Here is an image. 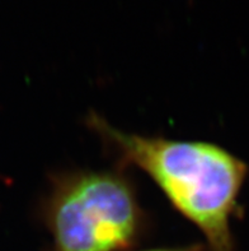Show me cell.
Segmentation results:
<instances>
[{
  "mask_svg": "<svg viewBox=\"0 0 249 251\" xmlns=\"http://www.w3.org/2000/svg\"><path fill=\"white\" fill-rule=\"evenodd\" d=\"M87 125L123 166H135L205 237L207 251H235L231 220L248 166L229 151L207 143L127 133L97 112Z\"/></svg>",
  "mask_w": 249,
  "mask_h": 251,
  "instance_id": "obj_1",
  "label": "cell"
},
{
  "mask_svg": "<svg viewBox=\"0 0 249 251\" xmlns=\"http://www.w3.org/2000/svg\"><path fill=\"white\" fill-rule=\"evenodd\" d=\"M42 218L51 236L48 251H127L149 228L133 181L114 170L52 176Z\"/></svg>",
  "mask_w": 249,
  "mask_h": 251,
  "instance_id": "obj_2",
  "label": "cell"
},
{
  "mask_svg": "<svg viewBox=\"0 0 249 251\" xmlns=\"http://www.w3.org/2000/svg\"><path fill=\"white\" fill-rule=\"evenodd\" d=\"M205 249L200 244L196 245H189V246H182V248H170V249H153V250H145V251H205Z\"/></svg>",
  "mask_w": 249,
  "mask_h": 251,
  "instance_id": "obj_3",
  "label": "cell"
}]
</instances>
